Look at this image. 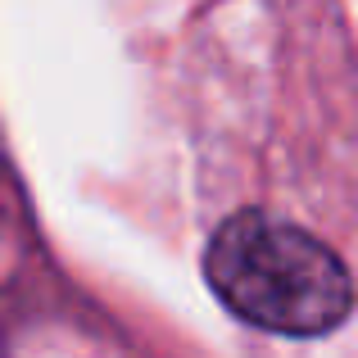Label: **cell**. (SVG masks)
<instances>
[{
	"label": "cell",
	"instance_id": "cell-1",
	"mask_svg": "<svg viewBox=\"0 0 358 358\" xmlns=\"http://www.w3.org/2000/svg\"><path fill=\"white\" fill-rule=\"evenodd\" d=\"M204 272L218 299L277 336H322L350 313L354 281L317 236L268 213H236L209 241Z\"/></svg>",
	"mask_w": 358,
	"mask_h": 358
}]
</instances>
